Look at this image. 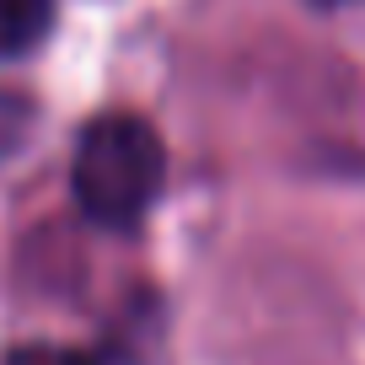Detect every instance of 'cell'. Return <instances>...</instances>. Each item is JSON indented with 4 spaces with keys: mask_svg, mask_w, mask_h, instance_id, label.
Wrapping results in <instances>:
<instances>
[{
    "mask_svg": "<svg viewBox=\"0 0 365 365\" xmlns=\"http://www.w3.org/2000/svg\"><path fill=\"white\" fill-rule=\"evenodd\" d=\"M6 365H97V360L86 349H70V344H22L6 354Z\"/></svg>",
    "mask_w": 365,
    "mask_h": 365,
    "instance_id": "obj_3",
    "label": "cell"
},
{
    "mask_svg": "<svg viewBox=\"0 0 365 365\" xmlns=\"http://www.w3.org/2000/svg\"><path fill=\"white\" fill-rule=\"evenodd\" d=\"M167 150L140 113H103L76 140V199L97 226H135L161 194Z\"/></svg>",
    "mask_w": 365,
    "mask_h": 365,
    "instance_id": "obj_1",
    "label": "cell"
},
{
    "mask_svg": "<svg viewBox=\"0 0 365 365\" xmlns=\"http://www.w3.org/2000/svg\"><path fill=\"white\" fill-rule=\"evenodd\" d=\"M328 6H339V0H328Z\"/></svg>",
    "mask_w": 365,
    "mask_h": 365,
    "instance_id": "obj_4",
    "label": "cell"
},
{
    "mask_svg": "<svg viewBox=\"0 0 365 365\" xmlns=\"http://www.w3.org/2000/svg\"><path fill=\"white\" fill-rule=\"evenodd\" d=\"M54 22V0H0V59L27 54Z\"/></svg>",
    "mask_w": 365,
    "mask_h": 365,
    "instance_id": "obj_2",
    "label": "cell"
}]
</instances>
